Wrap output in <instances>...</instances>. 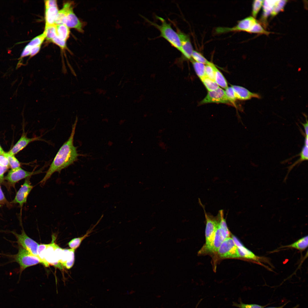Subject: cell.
Listing matches in <instances>:
<instances>
[{
  "label": "cell",
  "mask_w": 308,
  "mask_h": 308,
  "mask_svg": "<svg viewBox=\"0 0 308 308\" xmlns=\"http://www.w3.org/2000/svg\"><path fill=\"white\" fill-rule=\"evenodd\" d=\"M264 0H255L253 1L252 4V14L253 17L255 18L262 6Z\"/></svg>",
  "instance_id": "cell-35"
},
{
  "label": "cell",
  "mask_w": 308,
  "mask_h": 308,
  "mask_svg": "<svg viewBox=\"0 0 308 308\" xmlns=\"http://www.w3.org/2000/svg\"><path fill=\"white\" fill-rule=\"evenodd\" d=\"M77 122L76 119L72 125L69 138L60 147L45 175L40 182L41 185L43 186L54 173L60 171L77 160L78 157L80 155L74 144V138Z\"/></svg>",
  "instance_id": "cell-1"
},
{
  "label": "cell",
  "mask_w": 308,
  "mask_h": 308,
  "mask_svg": "<svg viewBox=\"0 0 308 308\" xmlns=\"http://www.w3.org/2000/svg\"><path fill=\"white\" fill-rule=\"evenodd\" d=\"M214 64L211 62L209 65L205 66V73L206 76L210 79L214 80V72L212 67Z\"/></svg>",
  "instance_id": "cell-38"
},
{
  "label": "cell",
  "mask_w": 308,
  "mask_h": 308,
  "mask_svg": "<svg viewBox=\"0 0 308 308\" xmlns=\"http://www.w3.org/2000/svg\"><path fill=\"white\" fill-rule=\"evenodd\" d=\"M192 58L194 61L204 64L209 65L211 63L200 53L196 50H193L192 55Z\"/></svg>",
  "instance_id": "cell-32"
},
{
  "label": "cell",
  "mask_w": 308,
  "mask_h": 308,
  "mask_svg": "<svg viewBox=\"0 0 308 308\" xmlns=\"http://www.w3.org/2000/svg\"><path fill=\"white\" fill-rule=\"evenodd\" d=\"M11 232L16 237L17 239V242L20 246L39 259L38 253V248L39 244L29 237L23 229H22L21 233L20 234L14 232Z\"/></svg>",
  "instance_id": "cell-6"
},
{
  "label": "cell",
  "mask_w": 308,
  "mask_h": 308,
  "mask_svg": "<svg viewBox=\"0 0 308 308\" xmlns=\"http://www.w3.org/2000/svg\"><path fill=\"white\" fill-rule=\"evenodd\" d=\"M65 25L69 28H73L80 32H84L85 23L80 21L74 13L73 9H71L66 17Z\"/></svg>",
  "instance_id": "cell-12"
},
{
  "label": "cell",
  "mask_w": 308,
  "mask_h": 308,
  "mask_svg": "<svg viewBox=\"0 0 308 308\" xmlns=\"http://www.w3.org/2000/svg\"><path fill=\"white\" fill-rule=\"evenodd\" d=\"M200 301L198 303V304L197 305V306H196V308H197V306H198V305L199 304V303H200Z\"/></svg>",
  "instance_id": "cell-49"
},
{
  "label": "cell",
  "mask_w": 308,
  "mask_h": 308,
  "mask_svg": "<svg viewBox=\"0 0 308 308\" xmlns=\"http://www.w3.org/2000/svg\"><path fill=\"white\" fill-rule=\"evenodd\" d=\"M212 67L214 72V80L218 85L226 89L228 87L227 82L222 73L213 64Z\"/></svg>",
  "instance_id": "cell-23"
},
{
  "label": "cell",
  "mask_w": 308,
  "mask_h": 308,
  "mask_svg": "<svg viewBox=\"0 0 308 308\" xmlns=\"http://www.w3.org/2000/svg\"><path fill=\"white\" fill-rule=\"evenodd\" d=\"M288 303V302H287L286 303H285L283 305H281V306H280V307H267V308H283V307H284L285 306V305H286V304H287V303ZM298 306H299L298 305H297V306H295V307H293V308H297V307H298Z\"/></svg>",
  "instance_id": "cell-47"
},
{
  "label": "cell",
  "mask_w": 308,
  "mask_h": 308,
  "mask_svg": "<svg viewBox=\"0 0 308 308\" xmlns=\"http://www.w3.org/2000/svg\"><path fill=\"white\" fill-rule=\"evenodd\" d=\"M41 46V45H39L32 47L30 52L31 57L34 56L38 52L40 49Z\"/></svg>",
  "instance_id": "cell-43"
},
{
  "label": "cell",
  "mask_w": 308,
  "mask_h": 308,
  "mask_svg": "<svg viewBox=\"0 0 308 308\" xmlns=\"http://www.w3.org/2000/svg\"><path fill=\"white\" fill-rule=\"evenodd\" d=\"M206 221L205 249L211 251L218 222V216L214 217L207 214L204 210Z\"/></svg>",
  "instance_id": "cell-5"
},
{
  "label": "cell",
  "mask_w": 308,
  "mask_h": 308,
  "mask_svg": "<svg viewBox=\"0 0 308 308\" xmlns=\"http://www.w3.org/2000/svg\"><path fill=\"white\" fill-rule=\"evenodd\" d=\"M3 155L7 158L9 166L12 169H14L20 167V163L14 155L9 154L5 152Z\"/></svg>",
  "instance_id": "cell-33"
},
{
  "label": "cell",
  "mask_w": 308,
  "mask_h": 308,
  "mask_svg": "<svg viewBox=\"0 0 308 308\" xmlns=\"http://www.w3.org/2000/svg\"><path fill=\"white\" fill-rule=\"evenodd\" d=\"M8 167H3L0 165V181L2 180L3 178V174L8 169Z\"/></svg>",
  "instance_id": "cell-44"
},
{
  "label": "cell",
  "mask_w": 308,
  "mask_h": 308,
  "mask_svg": "<svg viewBox=\"0 0 308 308\" xmlns=\"http://www.w3.org/2000/svg\"><path fill=\"white\" fill-rule=\"evenodd\" d=\"M225 89V94L228 100L231 104H234L237 99L233 89L231 86L228 87Z\"/></svg>",
  "instance_id": "cell-36"
},
{
  "label": "cell",
  "mask_w": 308,
  "mask_h": 308,
  "mask_svg": "<svg viewBox=\"0 0 308 308\" xmlns=\"http://www.w3.org/2000/svg\"><path fill=\"white\" fill-rule=\"evenodd\" d=\"M48 244H39L38 250V257L40 263L46 267H48L50 265L45 258V252Z\"/></svg>",
  "instance_id": "cell-27"
},
{
  "label": "cell",
  "mask_w": 308,
  "mask_h": 308,
  "mask_svg": "<svg viewBox=\"0 0 308 308\" xmlns=\"http://www.w3.org/2000/svg\"><path fill=\"white\" fill-rule=\"evenodd\" d=\"M5 152L0 145V155H3Z\"/></svg>",
  "instance_id": "cell-48"
},
{
  "label": "cell",
  "mask_w": 308,
  "mask_h": 308,
  "mask_svg": "<svg viewBox=\"0 0 308 308\" xmlns=\"http://www.w3.org/2000/svg\"><path fill=\"white\" fill-rule=\"evenodd\" d=\"M32 47L28 45H27L24 48L21 55V57L23 58L28 56L30 54L31 50Z\"/></svg>",
  "instance_id": "cell-42"
},
{
  "label": "cell",
  "mask_w": 308,
  "mask_h": 308,
  "mask_svg": "<svg viewBox=\"0 0 308 308\" xmlns=\"http://www.w3.org/2000/svg\"><path fill=\"white\" fill-rule=\"evenodd\" d=\"M51 41L62 49H64L66 47V41L60 39L56 36L53 38Z\"/></svg>",
  "instance_id": "cell-39"
},
{
  "label": "cell",
  "mask_w": 308,
  "mask_h": 308,
  "mask_svg": "<svg viewBox=\"0 0 308 308\" xmlns=\"http://www.w3.org/2000/svg\"><path fill=\"white\" fill-rule=\"evenodd\" d=\"M230 233L228 232L220 227L218 224L216 231L212 246L210 252H218L221 244L224 240L228 237Z\"/></svg>",
  "instance_id": "cell-14"
},
{
  "label": "cell",
  "mask_w": 308,
  "mask_h": 308,
  "mask_svg": "<svg viewBox=\"0 0 308 308\" xmlns=\"http://www.w3.org/2000/svg\"><path fill=\"white\" fill-rule=\"evenodd\" d=\"M5 200L4 195L0 186V202H5Z\"/></svg>",
  "instance_id": "cell-46"
},
{
  "label": "cell",
  "mask_w": 308,
  "mask_h": 308,
  "mask_svg": "<svg viewBox=\"0 0 308 308\" xmlns=\"http://www.w3.org/2000/svg\"><path fill=\"white\" fill-rule=\"evenodd\" d=\"M308 245V236L303 237L293 244L288 245L287 247L294 248L299 250H305Z\"/></svg>",
  "instance_id": "cell-24"
},
{
  "label": "cell",
  "mask_w": 308,
  "mask_h": 308,
  "mask_svg": "<svg viewBox=\"0 0 308 308\" xmlns=\"http://www.w3.org/2000/svg\"><path fill=\"white\" fill-rule=\"evenodd\" d=\"M190 60L192 63L197 75L200 79L206 76L205 65L204 64L197 62L192 58Z\"/></svg>",
  "instance_id": "cell-25"
},
{
  "label": "cell",
  "mask_w": 308,
  "mask_h": 308,
  "mask_svg": "<svg viewBox=\"0 0 308 308\" xmlns=\"http://www.w3.org/2000/svg\"><path fill=\"white\" fill-rule=\"evenodd\" d=\"M45 8L52 7H57V1L55 0L44 1Z\"/></svg>",
  "instance_id": "cell-41"
},
{
  "label": "cell",
  "mask_w": 308,
  "mask_h": 308,
  "mask_svg": "<svg viewBox=\"0 0 308 308\" xmlns=\"http://www.w3.org/2000/svg\"><path fill=\"white\" fill-rule=\"evenodd\" d=\"M58 11L57 7L45 8V26L55 24V19Z\"/></svg>",
  "instance_id": "cell-20"
},
{
  "label": "cell",
  "mask_w": 308,
  "mask_h": 308,
  "mask_svg": "<svg viewBox=\"0 0 308 308\" xmlns=\"http://www.w3.org/2000/svg\"><path fill=\"white\" fill-rule=\"evenodd\" d=\"M56 245L53 240H52L51 243L48 244L45 252V258L49 265L62 269L63 266L57 262L55 257V248Z\"/></svg>",
  "instance_id": "cell-16"
},
{
  "label": "cell",
  "mask_w": 308,
  "mask_h": 308,
  "mask_svg": "<svg viewBox=\"0 0 308 308\" xmlns=\"http://www.w3.org/2000/svg\"><path fill=\"white\" fill-rule=\"evenodd\" d=\"M286 0H275L270 14L275 16L280 11H282L287 2Z\"/></svg>",
  "instance_id": "cell-30"
},
{
  "label": "cell",
  "mask_w": 308,
  "mask_h": 308,
  "mask_svg": "<svg viewBox=\"0 0 308 308\" xmlns=\"http://www.w3.org/2000/svg\"><path fill=\"white\" fill-rule=\"evenodd\" d=\"M211 103L231 104L226 97L225 91L220 87L215 90L209 91L200 103L202 104Z\"/></svg>",
  "instance_id": "cell-8"
},
{
  "label": "cell",
  "mask_w": 308,
  "mask_h": 308,
  "mask_svg": "<svg viewBox=\"0 0 308 308\" xmlns=\"http://www.w3.org/2000/svg\"><path fill=\"white\" fill-rule=\"evenodd\" d=\"M231 87L234 91L237 99L245 100L253 98H260L258 94L251 92L242 87L236 85H232Z\"/></svg>",
  "instance_id": "cell-15"
},
{
  "label": "cell",
  "mask_w": 308,
  "mask_h": 308,
  "mask_svg": "<svg viewBox=\"0 0 308 308\" xmlns=\"http://www.w3.org/2000/svg\"><path fill=\"white\" fill-rule=\"evenodd\" d=\"M75 250L72 249H63L62 254L59 263L67 269L71 268L74 264L75 260Z\"/></svg>",
  "instance_id": "cell-17"
},
{
  "label": "cell",
  "mask_w": 308,
  "mask_h": 308,
  "mask_svg": "<svg viewBox=\"0 0 308 308\" xmlns=\"http://www.w3.org/2000/svg\"><path fill=\"white\" fill-rule=\"evenodd\" d=\"M308 146L304 145L300 153L298 154L300 156L299 159L294 163L292 165L289 167L288 168V173L285 178L284 181L286 182L288 175L292 169L297 165L300 163L302 162L305 161L307 160L308 155Z\"/></svg>",
  "instance_id": "cell-21"
},
{
  "label": "cell",
  "mask_w": 308,
  "mask_h": 308,
  "mask_svg": "<svg viewBox=\"0 0 308 308\" xmlns=\"http://www.w3.org/2000/svg\"><path fill=\"white\" fill-rule=\"evenodd\" d=\"M232 238L238 248L240 250L239 256L240 258L259 261L260 258L244 246L236 237L232 236Z\"/></svg>",
  "instance_id": "cell-18"
},
{
  "label": "cell",
  "mask_w": 308,
  "mask_h": 308,
  "mask_svg": "<svg viewBox=\"0 0 308 308\" xmlns=\"http://www.w3.org/2000/svg\"><path fill=\"white\" fill-rule=\"evenodd\" d=\"M33 187L31 185L29 177L27 178L17 192L13 202L19 204L21 207L26 203L28 196Z\"/></svg>",
  "instance_id": "cell-10"
},
{
  "label": "cell",
  "mask_w": 308,
  "mask_h": 308,
  "mask_svg": "<svg viewBox=\"0 0 308 308\" xmlns=\"http://www.w3.org/2000/svg\"><path fill=\"white\" fill-rule=\"evenodd\" d=\"M307 118H306V122H305V123H301L302 125V126H303V128H304V131H305V133H305V135H306L308 136V121H307Z\"/></svg>",
  "instance_id": "cell-45"
},
{
  "label": "cell",
  "mask_w": 308,
  "mask_h": 308,
  "mask_svg": "<svg viewBox=\"0 0 308 308\" xmlns=\"http://www.w3.org/2000/svg\"><path fill=\"white\" fill-rule=\"evenodd\" d=\"M233 305L239 308H264L265 306L256 304H247L243 303L241 300L239 303L233 302Z\"/></svg>",
  "instance_id": "cell-37"
},
{
  "label": "cell",
  "mask_w": 308,
  "mask_h": 308,
  "mask_svg": "<svg viewBox=\"0 0 308 308\" xmlns=\"http://www.w3.org/2000/svg\"><path fill=\"white\" fill-rule=\"evenodd\" d=\"M275 1V0L264 1L263 5V17L264 19L267 18V17L271 14Z\"/></svg>",
  "instance_id": "cell-31"
},
{
  "label": "cell",
  "mask_w": 308,
  "mask_h": 308,
  "mask_svg": "<svg viewBox=\"0 0 308 308\" xmlns=\"http://www.w3.org/2000/svg\"><path fill=\"white\" fill-rule=\"evenodd\" d=\"M0 165L8 167L9 166L7 158L4 155H0Z\"/></svg>",
  "instance_id": "cell-40"
},
{
  "label": "cell",
  "mask_w": 308,
  "mask_h": 308,
  "mask_svg": "<svg viewBox=\"0 0 308 308\" xmlns=\"http://www.w3.org/2000/svg\"><path fill=\"white\" fill-rule=\"evenodd\" d=\"M41 140L39 137L28 138L25 134H23L18 141L8 152L9 154L14 155L24 148L30 143Z\"/></svg>",
  "instance_id": "cell-13"
},
{
  "label": "cell",
  "mask_w": 308,
  "mask_h": 308,
  "mask_svg": "<svg viewBox=\"0 0 308 308\" xmlns=\"http://www.w3.org/2000/svg\"><path fill=\"white\" fill-rule=\"evenodd\" d=\"M178 33L181 43V49L180 52L182 56L185 59L191 60L192 55L194 50L189 36L181 32L177 28Z\"/></svg>",
  "instance_id": "cell-9"
},
{
  "label": "cell",
  "mask_w": 308,
  "mask_h": 308,
  "mask_svg": "<svg viewBox=\"0 0 308 308\" xmlns=\"http://www.w3.org/2000/svg\"><path fill=\"white\" fill-rule=\"evenodd\" d=\"M200 80L209 91H212L217 89L219 87L215 81L212 80L206 76Z\"/></svg>",
  "instance_id": "cell-28"
},
{
  "label": "cell",
  "mask_w": 308,
  "mask_h": 308,
  "mask_svg": "<svg viewBox=\"0 0 308 308\" xmlns=\"http://www.w3.org/2000/svg\"><path fill=\"white\" fill-rule=\"evenodd\" d=\"M45 38V35L44 33L43 32L42 34L33 38L31 41L28 45L32 47L39 45H41Z\"/></svg>",
  "instance_id": "cell-34"
},
{
  "label": "cell",
  "mask_w": 308,
  "mask_h": 308,
  "mask_svg": "<svg viewBox=\"0 0 308 308\" xmlns=\"http://www.w3.org/2000/svg\"><path fill=\"white\" fill-rule=\"evenodd\" d=\"M258 22L255 18L249 16L239 21L237 24L233 27H218L215 30L218 34L241 31L251 33L253 27Z\"/></svg>",
  "instance_id": "cell-4"
},
{
  "label": "cell",
  "mask_w": 308,
  "mask_h": 308,
  "mask_svg": "<svg viewBox=\"0 0 308 308\" xmlns=\"http://www.w3.org/2000/svg\"><path fill=\"white\" fill-rule=\"evenodd\" d=\"M220 256L223 258H238V248L232 238H226L222 242L218 251Z\"/></svg>",
  "instance_id": "cell-7"
},
{
  "label": "cell",
  "mask_w": 308,
  "mask_h": 308,
  "mask_svg": "<svg viewBox=\"0 0 308 308\" xmlns=\"http://www.w3.org/2000/svg\"><path fill=\"white\" fill-rule=\"evenodd\" d=\"M19 246L18 252L13 258L19 265L20 273L27 268L40 263L37 257L21 246Z\"/></svg>",
  "instance_id": "cell-3"
},
{
  "label": "cell",
  "mask_w": 308,
  "mask_h": 308,
  "mask_svg": "<svg viewBox=\"0 0 308 308\" xmlns=\"http://www.w3.org/2000/svg\"><path fill=\"white\" fill-rule=\"evenodd\" d=\"M156 17L161 22L160 25L151 21L146 18H145L149 23L159 30L160 32V37L164 38L172 46L180 52L181 49V43L177 33L173 30L170 24L167 23L165 19L157 16Z\"/></svg>",
  "instance_id": "cell-2"
},
{
  "label": "cell",
  "mask_w": 308,
  "mask_h": 308,
  "mask_svg": "<svg viewBox=\"0 0 308 308\" xmlns=\"http://www.w3.org/2000/svg\"><path fill=\"white\" fill-rule=\"evenodd\" d=\"M41 171L29 172L26 171L21 168L11 169L8 173L5 179L11 183L14 184L19 180L38 173Z\"/></svg>",
  "instance_id": "cell-11"
},
{
  "label": "cell",
  "mask_w": 308,
  "mask_h": 308,
  "mask_svg": "<svg viewBox=\"0 0 308 308\" xmlns=\"http://www.w3.org/2000/svg\"><path fill=\"white\" fill-rule=\"evenodd\" d=\"M56 36L60 39L66 41L70 35L69 28L65 24L56 25Z\"/></svg>",
  "instance_id": "cell-22"
},
{
  "label": "cell",
  "mask_w": 308,
  "mask_h": 308,
  "mask_svg": "<svg viewBox=\"0 0 308 308\" xmlns=\"http://www.w3.org/2000/svg\"><path fill=\"white\" fill-rule=\"evenodd\" d=\"M73 3L68 2L64 3L62 9L58 11L55 22L56 25L65 24L66 17L69 11L73 9Z\"/></svg>",
  "instance_id": "cell-19"
},
{
  "label": "cell",
  "mask_w": 308,
  "mask_h": 308,
  "mask_svg": "<svg viewBox=\"0 0 308 308\" xmlns=\"http://www.w3.org/2000/svg\"><path fill=\"white\" fill-rule=\"evenodd\" d=\"M91 232V230L88 231L84 236L72 239L68 243V245L71 249L75 250L80 246L81 242L86 238L88 236Z\"/></svg>",
  "instance_id": "cell-26"
},
{
  "label": "cell",
  "mask_w": 308,
  "mask_h": 308,
  "mask_svg": "<svg viewBox=\"0 0 308 308\" xmlns=\"http://www.w3.org/2000/svg\"><path fill=\"white\" fill-rule=\"evenodd\" d=\"M44 32L45 35L46 39L51 41L56 36V25L45 26Z\"/></svg>",
  "instance_id": "cell-29"
}]
</instances>
